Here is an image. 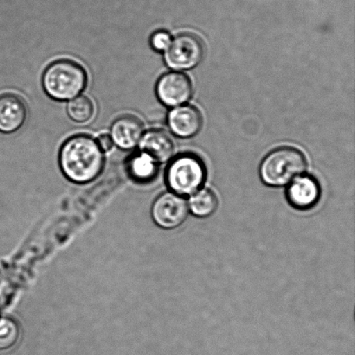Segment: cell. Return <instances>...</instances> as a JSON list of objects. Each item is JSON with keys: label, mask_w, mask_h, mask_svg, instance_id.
I'll return each instance as SVG.
<instances>
[{"label": "cell", "mask_w": 355, "mask_h": 355, "mask_svg": "<svg viewBox=\"0 0 355 355\" xmlns=\"http://www.w3.org/2000/svg\"><path fill=\"white\" fill-rule=\"evenodd\" d=\"M128 172L137 180H152L157 175L158 162L144 152L138 153L128 161Z\"/></svg>", "instance_id": "5bb4252c"}, {"label": "cell", "mask_w": 355, "mask_h": 355, "mask_svg": "<svg viewBox=\"0 0 355 355\" xmlns=\"http://www.w3.org/2000/svg\"><path fill=\"white\" fill-rule=\"evenodd\" d=\"M88 76L81 65L69 59L52 62L45 69L42 83L45 93L55 101H69L85 89Z\"/></svg>", "instance_id": "7a4b0ae2"}, {"label": "cell", "mask_w": 355, "mask_h": 355, "mask_svg": "<svg viewBox=\"0 0 355 355\" xmlns=\"http://www.w3.org/2000/svg\"><path fill=\"white\" fill-rule=\"evenodd\" d=\"M144 134V124L137 117L124 116L114 121L110 137L118 148L131 150L137 147Z\"/></svg>", "instance_id": "30bf717a"}, {"label": "cell", "mask_w": 355, "mask_h": 355, "mask_svg": "<svg viewBox=\"0 0 355 355\" xmlns=\"http://www.w3.org/2000/svg\"><path fill=\"white\" fill-rule=\"evenodd\" d=\"M170 130L180 138H191L200 131L203 118L196 107L181 105L173 107L168 117Z\"/></svg>", "instance_id": "9c48e42d"}, {"label": "cell", "mask_w": 355, "mask_h": 355, "mask_svg": "<svg viewBox=\"0 0 355 355\" xmlns=\"http://www.w3.org/2000/svg\"><path fill=\"white\" fill-rule=\"evenodd\" d=\"M205 55L204 45L197 36L184 33L173 40L164 59L166 65L175 71H187L200 64Z\"/></svg>", "instance_id": "5b68a950"}, {"label": "cell", "mask_w": 355, "mask_h": 355, "mask_svg": "<svg viewBox=\"0 0 355 355\" xmlns=\"http://www.w3.org/2000/svg\"><path fill=\"white\" fill-rule=\"evenodd\" d=\"M59 164L69 180L89 182L102 172L104 153L89 135H75L62 144L59 152Z\"/></svg>", "instance_id": "6da1fadb"}, {"label": "cell", "mask_w": 355, "mask_h": 355, "mask_svg": "<svg viewBox=\"0 0 355 355\" xmlns=\"http://www.w3.org/2000/svg\"><path fill=\"white\" fill-rule=\"evenodd\" d=\"M138 145L141 152L151 156L158 163L168 162L175 155V142L162 130L146 132Z\"/></svg>", "instance_id": "7c38bea8"}, {"label": "cell", "mask_w": 355, "mask_h": 355, "mask_svg": "<svg viewBox=\"0 0 355 355\" xmlns=\"http://www.w3.org/2000/svg\"><path fill=\"white\" fill-rule=\"evenodd\" d=\"M92 101L85 96H78L69 102L67 105V114L75 123H85L92 120L94 116Z\"/></svg>", "instance_id": "9a60e30c"}, {"label": "cell", "mask_w": 355, "mask_h": 355, "mask_svg": "<svg viewBox=\"0 0 355 355\" xmlns=\"http://www.w3.org/2000/svg\"><path fill=\"white\" fill-rule=\"evenodd\" d=\"M96 142L103 153L110 151L114 146L112 139H111L109 135H100V137L97 138Z\"/></svg>", "instance_id": "ac0fdd59"}, {"label": "cell", "mask_w": 355, "mask_h": 355, "mask_svg": "<svg viewBox=\"0 0 355 355\" xmlns=\"http://www.w3.org/2000/svg\"><path fill=\"white\" fill-rule=\"evenodd\" d=\"M156 95L164 105L179 107L187 103L193 96V85L190 78L183 73H166L158 80Z\"/></svg>", "instance_id": "52a82bcc"}, {"label": "cell", "mask_w": 355, "mask_h": 355, "mask_svg": "<svg viewBox=\"0 0 355 355\" xmlns=\"http://www.w3.org/2000/svg\"><path fill=\"white\" fill-rule=\"evenodd\" d=\"M307 159L300 150L283 147L275 149L263 159L259 168L261 180L269 187L288 186L295 178L304 175Z\"/></svg>", "instance_id": "3957f363"}, {"label": "cell", "mask_w": 355, "mask_h": 355, "mask_svg": "<svg viewBox=\"0 0 355 355\" xmlns=\"http://www.w3.org/2000/svg\"><path fill=\"white\" fill-rule=\"evenodd\" d=\"M19 338V328L12 319L0 318V351L12 349Z\"/></svg>", "instance_id": "2e32d148"}, {"label": "cell", "mask_w": 355, "mask_h": 355, "mask_svg": "<svg viewBox=\"0 0 355 355\" xmlns=\"http://www.w3.org/2000/svg\"><path fill=\"white\" fill-rule=\"evenodd\" d=\"M322 189L318 180L311 175H302L287 186L288 203L299 211H309L318 204Z\"/></svg>", "instance_id": "ba28073f"}, {"label": "cell", "mask_w": 355, "mask_h": 355, "mask_svg": "<svg viewBox=\"0 0 355 355\" xmlns=\"http://www.w3.org/2000/svg\"><path fill=\"white\" fill-rule=\"evenodd\" d=\"M218 207L217 195L210 189H200L191 195L188 202L189 211L198 218H209Z\"/></svg>", "instance_id": "4fadbf2b"}, {"label": "cell", "mask_w": 355, "mask_h": 355, "mask_svg": "<svg viewBox=\"0 0 355 355\" xmlns=\"http://www.w3.org/2000/svg\"><path fill=\"white\" fill-rule=\"evenodd\" d=\"M152 212L156 224L162 228L173 229L187 220L189 207L186 198L171 191L156 200Z\"/></svg>", "instance_id": "8992f818"}, {"label": "cell", "mask_w": 355, "mask_h": 355, "mask_svg": "<svg viewBox=\"0 0 355 355\" xmlns=\"http://www.w3.org/2000/svg\"><path fill=\"white\" fill-rule=\"evenodd\" d=\"M207 170L202 159L193 154H183L173 159L166 169V184L180 196H191L204 186Z\"/></svg>", "instance_id": "277c9868"}, {"label": "cell", "mask_w": 355, "mask_h": 355, "mask_svg": "<svg viewBox=\"0 0 355 355\" xmlns=\"http://www.w3.org/2000/svg\"><path fill=\"white\" fill-rule=\"evenodd\" d=\"M27 110L24 101L12 94L0 96V132L12 134L23 126Z\"/></svg>", "instance_id": "8fae6325"}, {"label": "cell", "mask_w": 355, "mask_h": 355, "mask_svg": "<svg viewBox=\"0 0 355 355\" xmlns=\"http://www.w3.org/2000/svg\"><path fill=\"white\" fill-rule=\"evenodd\" d=\"M173 37L171 34L166 31H157L152 35L150 45L155 51L165 52L171 44Z\"/></svg>", "instance_id": "e0dca14e"}]
</instances>
